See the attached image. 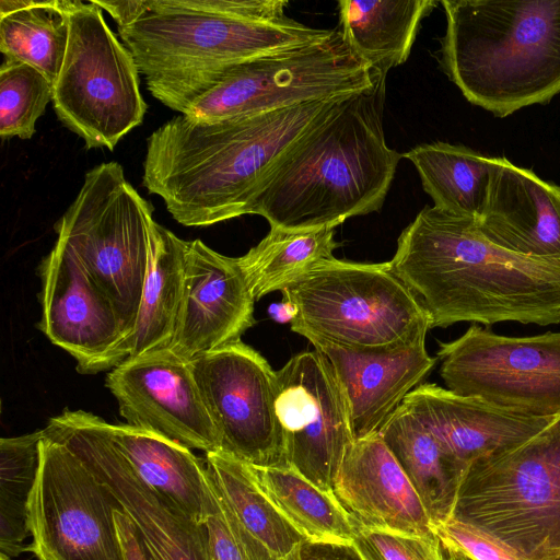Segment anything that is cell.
<instances>
[{"mask_svg": "<svg viewBox=\"0 0 560 560\" xmlns=\"http://www.w3.org/2000/svg\"><path fill=\"white\" fill-rule=\"evenodd\" d=\"M43 431L69 447L108 488L135 526L149 560H212L203 524L136 475L112 444L102 418L65 409Z\"/></svg>", "mask_w": 560, "mask_h": 560, "instance_id": "cell-14", "label": "cell"}, {"mask_svg": "<svg viewBox=\"0 0 560 560\" xmlns=\"http://www.w3.org/2000/svg\"><path fill=\"white\" fill-rule=\"evenodd\" d=\"M92 1L112 15L118 30L125 28L142 18L149 11L150 5V0Z\"/></svg>", "mask_w": 560, "mask_h": 560, "instance_id": "cell-38", "label": "cell"}, {"mask_svg": "<svg viewBox=\"0 0 560 560\" xmlns=\"http://www.w3.org/2000/svg\"><path fill=\"white\" fill-rule=\"evenodd\" d=\"M447 389L534 417L560 413V331L513 337L472 324L439 341Z\"/></svg>", "mask_w": 560, "mask_h": 560, "instance_id": "cell-11", "label": "cell"}, {"mask_svg": "<svg viewBox=\"0 0 560 560\" xmlns=\"http://www.w3.org/2000/svg\"><path fill=\"white\" fill-rule=\"evenodd\" d=\"M295 308L291 330L313 346L374 350L425 337L430 319L388 261L323 259L282 290Z\"/></svg>", "mask_w": 560, "mask_h": 560, "instance_id": "cell-8", "label": "cell"}, {"mask_svg": "<svg viewBox=\"0 0 560 560\" xmlns=\"http://www.w3.org/2000/svg\"><path fill=\"white\" fill-rule=\"evenodd\" d=\"M54 84L36 68L4 58L0 68V136L28 140L52 102Z\"/></svg>", "mask_w": 560, "mask_h": 560, "instance_id": "cell-33", "label": "cell"}, {"mask_svg": "<svg viewBox=\"0 0 560 560\" xmlns=\"http://www.w3.org/2000/svg\"><path fill=\"white\" fill-rule=\"evenodd\" d=\"M43 430L0 440V553L10 558L27 547L28 505L40 465Z\"/></svg>", "mask_w": 560, "mask_h": 560, "instance_id": "cell-32", "label": "cell"}, {"mask_svg": "<svg viewBox=\"0 0 560 560\" xmlns=\"http://www.w3.org/2000/svg\"><path fill=\"white\" fill-rule=\"evenodd\" d=\"M345 96L223 120L178 115L148 138L142 185L185 226L244 215L270 170Z\"/></svg>", "mask_w": 560, "mask_h": 560, "instance_id": "cell-2", "label": "cell"}, {"mask_svg": "<svg viewBox=\"0 0 560 560\" xmlns=\"http://www.w3.org/2000/svg\"><path fill=\"white\" fill-rule=\"evenodd\" d=\"M112 444L136 475L167 498L195 522L202 524L209 499L205 460L190 448L127 423L104 420Z\"/></svg>", "mask_w": 560, "mask_h": 560, "instance_id": "cell-23", "label": "cell"}, {"mask_svg": "<svg viewBox=\"0 0 560 560\" xmlns=\"http://www.w3.org/2000/svg\"><path fill=\"white\" fill-rule=\"evenodd\" d=\"M187 243L155 223L137 323L119 348L122 361L170 348L183 299Z\"/></svg>", "mask_w": 560, "mask_h": 560, "instance_id": "cell-26", "label": "cell"}, {"mask_svg": "<svg viewBox=\"0 0 560 560\" xmlns=\"http://www.w3.org/2000/svg\"><path fill=\"white\" fill-rule=\"evenodd\" d=\"M0 560H11V558L4 553H0Z\"/></svg>", "mask_w": 560, "mask_h": 560, "instance_id": "cell-42", "label": "cell"}, {"mask_svg": "<svg viewBox=\"0 0 560 560\" xmlns=\"http://www.w3.org/2000/svg\"><path fill=\"white\" fill-rule=\"evenodd\" d=\"M205 464L238 521L276 560L306 540L261 489L252 466L222 451L207 453Z\"/></svg>", "mask_w": 560, "mask_h": 560, "instance_id": "cell-29", "label": "cell"}, {"mask_svg": "<svg viewBox=\"0 0 560 560\" xmlns=\"http://www.w3.org/2000/svg\"><path fill=\"white\" fill-rule=\"evenodd\" d=\"M281 560H364L354 544L304 540Z\"/></svg>", "mask_w": 560, "mask_h": 560, "instance_id": "cell-37", "label": "cell"}, {"mask_svg": "<svg viewBox=\"0 0 560 560\" xmlns=\"http://www.w3.org/2000/svg\"><path fill=\"white\" fill-rule=\"evenodd\" d=\"M434 530L474 560H528L497 537L451 517Z\"/></svg>", "mask_w": 560, "mask_h": 560, "instance_id": "cell-36", "label": "cell"}, {"mask_svg": "<svg viewBox=\"0 0 560 560\" xmlns=\"http://www.w3.org/2000/svg\"><path fill=\"white\" fill-rule=\"evenodd\" d=\"M270 316L280 323L290 322L295 316V308L288 302L282 301L279 304H273L269 307Z\"/></svg>", "mask_w": 560, "mask_h": 560, "instance_id": "cell-41", "label": "cell"}, {"mask_svg": "<svg viewBox=\"0 0 560 560\" xmlns=\"http://www.w3.org/2000/svg\"><path fill=\"white\" fill-rule=\"evenodd\" d=\"M475 220L505 249L560 259V186L505 158H490L486 197Z\"/></svg>", "mask_w": 560, "mask_h": 560, "instance_id": "cell-21", "label": "cell"}, {"mask_svg": "<svg viewBox=\"0 0 560 560\" xmlns=\"http://www.w3.org/2000/svg\"><path fill=\"white\" fill-rule=\"evenodd\" d=\"M208 482L209 499L202 524L212 560H276L242 525L209 474Z\"/></svg>", "mask_w": 560, "mask_h": 560, "instance_id": "cell-34", "label": "cell"}, {"mask_svg": "<svg viewBox=\"0 0 560 560\" xmlns=\"http://www.w3.org/2000/svg\"><path fill=\"white\" fill-rule=\"evenodd\" d=\"M462 462H471L516 445L553 417L523 415L475 396H462L422 383L404 402Z\"/></svg>", "mask_w": 560, "mask_h": 560, "instance_id": "cell-22", "label": "cell"}, {"mask_svg": "<svg viewBox=\"0 0 560 560\" xmlns=\"http://www.w3.org/2000/svg\"><path fill=\"white\" fill-rule=\"evenodd\" d=\"M439 548L442 560H474L460 548L442 537H439Z\"/></svg>", "mask_w": 560, "mask_h": 560, "instance_id": "cell-40", "label": "cell"}, {"mask_svg": "<svg viewBox=\"0 0 560 560\" xmlns=\"http://www.w3.org/2000/svg\"><path fill=\"white\" fill-rule=\"evenodd\" d=\"M314 349L328 359L342 386L354 441L378 433L438 361L428 353L425 337L374 350L327 343L314 345Z\"/></svg>", "mask_w": 560, "mask_h": 560, "instance_id": "cell-19", "label": "cell"}, {"mask_svg": "<svg viewBox=\"0 0 560 560\" xmlns=\"http://www.w3.org/2000/svg\"><path fill=\"white\" fill-rule=\"evenodd\" d=\"M438 3L435 0H340L338 30L365 65L387 73L407 61L421 21Z\"/></svg>", "mask_w": 560, "mask_h": 560, "instance_id": "cell-25", "label": "cell"}, {"mask_svg": "<svg viewBox=\"0 0 560 560\" xmlns=\"http://www.w3.org/2000/svg\"><path fill=\"white\" fill-rule=\"evenodd\" d=\"M39 329L77 362L81 374L112 370L125 339L116 310L77 259L56 242L39 266Z\"/></svg>", "mask_w": 560, "mask_h": 560, "instance_id": "cell-17", "label": "cell"}, {"mask_svg": "<svg viewBox=\"0 0 560 560\" xmlns=\"http://www.w3.org/2000/svg\"><path fill=\"white\" fill-rule=\"evenodd\" d=\"M378 433L410 480L433 526L447 521L466 465L404 404Z\"/></svg>", "mask_w": 560, "mask_h": 560, "instance_id": "cell-24", "label": "cell"}, {"mask_svg": "<svg viewBox=\"0 0 560 560\" xmlns=\"http://www.w3.org/2000/svg\"><path fill=\"white\" fill-rule=\"evenodd\" d=\"M115 522L124 560H149L135 526L120 509L115 511Z\"/></svg>", "mask_w": 560, "mask_h": 560, "instance_id": "cell-39", "label": "cell"}, {"mask_svg": "<svg viewBox=\"0 0 560 560\" xmlns=\"http://www.w3.org/2000/svg\"><path fill=\"white\" fill-rule=\"evenodd\" d=\"M117 509L112 492L83 460L44 433L28 505L27 550L38 560H124Z\"/></svg>", "mask_w": 560, "mask_h": 560, "instance_id": "cell-12", "label": "cell"}, {"mask_svg": "<svg viewBox=\"0 0 560 560\" xmlns=\"http://www.w3.org/2000/svg\"><path fill=\"white\" fill-rule=\"evenodd\" d=\"M105 385L127 424L206 454L220 451L190 363L168 348L124 360Z\"/></svg>", "mask_w": 560, "mask_h": 560, "instance_id": "cell-16", "label": "cell"}, {"mask_svg": "<svg viewBox=\"0 0 560 560\" xmlns=\"http://www.w3.org/2000/svg\"><path fill=\"white\" fill-rule=\"evenodd\" d=\"M388 265L431 328L560 324V259L505 249L485 236L475 218L424 207L399 235Z\"/></svg>", "mask_w": 560, "mask_h": 560, "instance_id": "cell-1", "label": "cell"}, {"mask_svg": "<svg viewBox=\"0 0 560 560\" xmlns=\"http://www.w3.org/2000/svg\"><path fill=\"white\" fill-rule=\"evenodd\" d=\"M152 213L122 166L108 162L85 174L75 199L55 224L56 242L112 301L124 341L136 326L150 266L156 223Z\"/></svg>", "mask_w": 560, "mask_h": 560, "instance_id": "cell-9", "label": "cell"}, {"mask_svg": "<svg viewBox=\"0 0 560 560\" xmlns=\"http://www.w3.org/2000/svg\"><path fill=\"white\" fill-rule=\"evenodd\" d=\"M252 468L261 489L306 539L353 544V523L332 492L322 490L291 467Z\"/></svg>", "mask_w": 560, "mask_h": 560, "instance_id": "cell-30", "label": "cell"}, {"mask_svg": "<svg viewBox=\"0 0 560 560\" xmlns=\"http://www.w3.org/2000/svg\"><path fill=\"white\" fill-rule=\"evenodd\" d=\"M69 16L68 46L54 85V109L86 149L113 151L141 125L148 108L139 89V69L92 0H74Z\"/></svg>", "mask_w": 560, "mask_h": 560, "instance_id": "cell-10", "label": "cell"}, {"mask_svg": "<svg viewBox=\"0 0 560 560\" xmlns=\"http://www.w3.org/2000/svg\"><path fill=\"white\" fill-rule=\"evenodd\" d=\"M255 301L236 258L200 240L188 242L183 299L168 349L191 361L241 339L254 325Z\"/></svg>", "mask_w": 560, "mask_h": 560, "instance_id": "cell-18", "label": "cell"}, {"mask_svg": "<svg viewBox=\"0 0 560 560\" xmlns=\"http://www.w3.org/2000/svg\"><path fill=\"white\" fill-rule=\"evenodd\" d=\"M74 0H1L0 50L27 63L54 85L61 70Z\"/></svg>", "mask_w": 560, "mask_h": 560, "instance_id": "cell-27", "label": "cell"}, {"mask_svg": "<svg viewBox=\"0 0 560 560\" xmlns=\"http://www.w3.org/2000/svg\"><path fill=\"white\" fill-rule=\"evenodd\" d=\"M386 75L341 98L277 162L245 214L289 231L335 229L378 211L402 158L385 140Z\"/></svg>", "mask_w": 560, "mask_h": 560, "instance_id": "cell-3", "label": "cell"}, {"mask_svg": "<svg viewBox=\"0 0 560 560\" xmlns=\"http://www.w3.org/2000/svg\"><path fill=\"white\" fill-rule=\"evenodd\" d=\"M332 493L355 525L417 536L435 534L418 493L380 433L350 445Z\"/></svg>", "mask_w": 560, "mask_h": 560, "instance_id": "cell-20", "label": "cell"}, {"mask_svg": "<svg viewBox=\"0 0 560 560\" xmlns=\"http://www.w3.org/2000/svg\"><path fill=\"white\" fill-rule=\"evenodd\" d=\"M365 65L332 28L324 39L228 66L160 100L196 120L254 116L371 86Z\"/></svg>", "mask_w": 560, "mask_h": 560, "instance_id": "cell-7", "label": "cell"}, {"mask_svg": "<svg viewBox=\"0 0 560 560\" xmlns=\"http://www.w3.org/2000/svg\"><path fill=\"white\" fill-rule=\"evenodd\" d=\"M401 155L415 165L435 208L475 219L479 215L489 180V156L441 141L419 144Z\"/></svg>", "mask_w": 560, "mask_h": 560, "instance_id": "cell-28", "label": "cell"}, {"mask_svg": "<svg viewBox=\"0 0 560 560\" xmlns=\"http://www.w3.org/2000/svg\"><path fill=\"white\" fill-rule=\"evenodd\" d=\"M277 413L289 466L324 491L354 442L342 386L318 350L293 355L277 371Z\"/></svg>", "mask_w": 560, "mask_h": 560, "instance_id": "cell-15", "label": "cell"}, {"mask_svg": "<svg viewBox=\"0 0 560 560\" xmlns=\"http://www.w3.org/2000/svg\"><path fill=\"white\" fill-rule=\"evenodd\" d=\"M353 544L364 560H442L436 533L417 536L353 524Z\"/></svg>", "mask_w": 560, "mask_h": 560, "instance_id": "cell-35", "label": "cell"}, {"mask_svg": "<svg viewBox=\"0 0 560 560\" xmlns=\"http://www.w3.org/2000/svg\"><path fill=\"white\" fill-rule=\"evenodd\" d=\"M285 0H150L118 30L156 98L231 65L326 38L285 14Z\"/></svg>", "mask_w": 560, "mask_h": 560, "instance_id": "cell-5", "label": "cell"}, {"mask_svg": "<svg viewBox=\"0 0 560 560\" xmlns=\"http://www.w3.org/2000/svg\"><path fill=\"white\" fill-rule=\"evenodd\" d=\"M334 232L329 228L311 231L270 228L257 245L236 257L254 299L281 291L314 264L332 257L339 246Z\"/></svg>", "mask_w": 560, "mask_h": 560, "instance_id": "cell-31", "label": "cell"}, {"mask_svg": "<svg viewBox=\"0 0 560 560\" xmlns=\"http://www.w3.org/2000/svg\"><path fill=\"white\" fill-rule=\"evenodd\" d=\"M451 518L528 560H560V413L529 439L468 464Z\"/></svg>", "mask_w": 560, "mask_h": 560, "instance_id": "cell-6", "label": "cell"}, {"mask_svg": "<svg viewBox=\"0 0 560 560\" xmlns=\"http://www.w3.org/2000/svg\"><path fill=\"white\" fill-rule=\"evenodd\" d=\"M440 63L465 98L497 117L560 92V0H443Z\"/></svg>", "mask_w": 560, "mask_h": 560, "instance_id": "cell-4", "label": "cell"}, {"mask_svg": "<svg viewBox=\"0 0 560 560\" xmlns=\"http://www.w3.org/2000/svg\"><path fill=\"white\" fill-rule=\"evenodd\" d=\"M220 451L260 468H289L277 413V371L241 339L189 361Z\"/></svg>", "mask_w": 560, "mask_h": 560, "instance_id": "cell-13", "label": "cell"}]
</instances>
